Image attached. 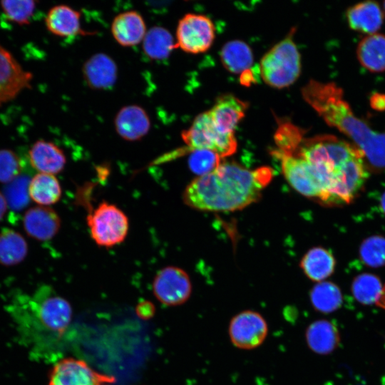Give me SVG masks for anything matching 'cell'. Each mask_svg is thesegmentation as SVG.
<instances>
[{
	"label": "cell",
	"mask_w": 385,
	"mask_h": 385,
	"mask_svg": "<svg viewBox=\"0 0 385 385\" xmlns=\"http://www.w3.org/2000/svg\"><path fill=\"white\" fill-rule=\"evenodd\" d=\"M291 154L309 163L321 191L319 203L323 205L349 204L368 178L369 170L363 153L353 143L332 135L304 138Z\"/></svg>",
	"instance_id": "obj_1"
},
{
	"label": "cell",
	"mask_w": 385,
	"mask_h": 385,
	"mask_svg": "<svg viewBox=\"0 0 385 385\" xmlns=\"http://www.w3.org/2000/svg\"><path fill=\"white\" fill-rule=\"evenodd\" d=\"M272 176L267 166L250 170L233 162H222L212 172L192 180L183 199L188 206L202 211L241 210L260 200Z\"/></svg>",
	"instance_id": "obj_2"
},
{
	"label": "cell",
	"mask_w": 385,
	"mask_h": 385,
	"mask_svg": "<svg viewBox=\"0 0 385 385\" xmlns=\"http://www.w3.org/2000/svg\"><path fill=\"white\" fill-rule=\"evenodd\" d=\"M19 342L31 356L46 358L55 342L70 326V303L50 287H40L31 297L19 296L8 307Z\"/></svg>",
	"instance_id": "obj_3"
},
{
	"label": "cell",
	"mask_w": 385,
	"mask_h": 385,
	"mask_svg": "<svg viewBox=\"0 0 385 385\" xmlns=\"http://www.w3.org/2000/svg\"><path fill=\"white\" fill-rule=\"evenodd\" d=\"M302 96L330 126L349 137L364 154L369 171L385 170V132H376L356 117L344 99L342 89L334 83L310 80L302 90Z\"/></svg>",
	"instance_id": "obj_4"
},
{
	"label": "cell",
	"mask_w": 385,
	"mask_h": 385,
	"mask_svg": "<svg viewBox=\"0 0 385 385\" xmlns=\"http://www.w3.org/2000/svg\"><path fill=\"white\" fill-rule=\"evenodd\" d=\"M295 31V28L291 29L260 61L261 77L271 87L283 88L289 86L300 75L301 56L294 41Z\"/></svg>",
	"instance_id": "obj_5"
},
{
	"label": "cell",
	"mask_w": 385,
	"mask_h": 385,
	"mask_svg": "<svg viewBox=\"0 0 385 385\" xmlns=\"http://www.w3.org/2000/svg\"><path fill=\"white\" fill-rule=\"evenodd\" d=\"M86 221L91 237L96 244L103 247L121 243L129 230L128 218L124 212L106 201L88 215Z\"/></svg>",
	"instance_id": "obj_6"
},
{
	"label": "cell",
	"mask_w": 385,
	"mask_h": 385,
	"mask_svg": "<svg viewBox=\"0 0 385 385\" xmlns=\"http://www.w3.org/2000/svg\"><path fill=\"white\" fill-rule=\"evenodd\" d=\"M181 137L190 151L209 150L225 158L237 150L235 135L220 133L214 125L209 111L199 114L191 125L182 132Z\"/></svg>",
	"instance_id": "obj_7"
},
{
	"label": "cell",
	"mask_w": 385,
	"mask_h": 385,
	"mask_svg": "<svg viewBox=\"0 0 385 385\" xmlns=\"http://www.w3.org/2000/svg\"><path fill=\"white\" fill-rule=\"evenodd\" d=\"M215 36V26L209 17L189 13L178 22L176 43L177 46L187 53H200L210 48Z\"/></svg>",
	"instance_id": "obj_8"
},
{
	"label": "cell",
	"mask_w": 385,
	"mask_h": 385,
	"mask_svg": "<svg viewBox=\"0 0 385 385\" xmlns=\"http://www.w3.org/2000/svg\"><path fill=\"white\" fill-rule=\"evenodd\" d=\"M115 382L114 377L96 371L83 360L68 357L53 366L48 385H114Z\"/></svg>",
	"instance_id": "obj_9"
},
{
	"label": "cell",
	"mask_w": 385,
	"mask_h": 385,
	"mask_svg": "<svg viewBox=\"0 0 385 385\" xmlns=\"http://www.w3.org/2000/svg\"><path fill=\"white\" fill-rule=\"evenodd\" d=\"M152 287L155 298L167 306L185 303L192 292V284L187 272L174 266L160 270L153 279Z\"/></svg>",
	"instance_id": "obj_10"
},
{
	"label": "cell",
	"mask_w": 385,
	"mask_h": 385,
	"mask_svg": "<svg viewBox=\"0 0 385 385\" xmlns=\"http://www.w3.org/2000/svg\"><path fill=\"white\" fill-rule=\"evenodd\" d=\"M228 333L231 342L242 349H252L260 346L267 337L268 325L261 314L245 310L230 320Z\"/></svg>",
	"instance_id": "obj_11"
},
{
	"label": "cell",
	"mask_w": 385,
	"mask_h": 385,
	"mask_svg": "<svg viewBox=\"0 0 385 385\" xmlns=\"http://www.w3.org/2000/svg\"><path fill=\"white\" fill-rule=\"evenodd\" d=\"M31 72L25 70L12 53L0 43V106L31 88Z\"/></svg>",
	"instance_id": "obj_12"
},
{
	"label": "cell",
	"mask_w": 385,
	"mask_h": 385,
	"mask_svg": "<svg viewBox=\"0 0 385 385\" xmlns=\"http://www.w3.org/2000/svg\"><path fill=\"white\" fill-rule=\"evenodd\" d=\"M248 103L230 93L218 97L209 110L217 129L223 134H234L235 128L244 118Z\"/></svg>",
	"instance_id": "obj_13"
},
{
	"label": "cell",
	"mask_w": 385,
	"mask_h": 385,
	"mask_svg": "<svg viewBox=\"0 0 385 385\" xmlns=\"http://www.w3.org/2000/svg\"><path fill=\"white\" fill-rule=\"evenodd\" d=\"M26 234L39 241L52 239L61 227V219L48 206H36L29 209L23 219Z\"/></svg>",
	"instance_id": "obj_14"
},
{
	"label": "cell",
	"mask_w": 385,
	"mask_h": 385,
	"mask_svg": "<svg viewBox=\"0 0 385 385\" xmlns=\"http://www.w3.org/2000/svg\"><path fill=\"white\" fill-rule=\"evenodd\" d=\"M115 130L119 136L128 141H136L147 135L150 120L147 112L138 105L123 107L114 119Z\"/></svg>",
	"instance_id": "obj_15"
},
{
	"label": "cell",
	"mask_w": 385,
	"mask_h": 385,
	"mask_svg": "<svg viewBox=\"0 0 385 385\" xmlns=\"http://www.w3.org/2000/svg\"><path fill=\"white\" fill-rule=\"evenodd\" d=\"M118 68L112 58L104 53H97L84 63L83 76L88 86L93 89L111 88L116 82Z\"/></svg>",
	"instance_id": "obj_16"
},
{
	"label": "cell",
	"mask_w": 385,
	"mask_h": 385,
	"mask_svg": "<svg viewBox=\"0 0 385 385\" xmlns=\"http://www.w3.org/2000/svg\"><path fill=\"white\" fill-rule=\"evenodd\" d=\"M111 34L122 46L131 47L143 41L146 26L143 16L136 11H127L118 14L111 26Z\"/></svg>",
	"instance_id": "obj_17"
},
{
	"label": "cell",
	"mask_w": 385,
	"mask_h": 385,
	"mask_svg": "<svg viewBox=\"0 0 385 385\" xmlns=\"http://www.w3.org/2000/svg\"><path fill=\"white\" fill-rule=\"evenodd\" d=\"M31 165L41 173L56 175L66 163L63 151L56 144L45 140L36 141L29 151Z\"/></svg>",
	"instance_id": "obj_18"
},
{
	"label": "cell",
	"mask_w": 385,
	"mask_h": 385,
	"mask_svg": "<svg viewBox=\"0 0 385 385\" xmlns=\"http://www.w3.org/2000/svg\"><path fill=\"white\" fill-rule=\"evenodd\" d=\"M346 16L351 29L369 35L375 34L384 21V12L374 1H362L349 7Z\"/></svg>",
	"instance_id": "obj_19"
},
{
	"label": "cell",
	"mask_w": 385,
	"mask_h": 385,
	"mask_svg": "<svg viewBox=\"0 0 385 385\" xmlns=\"http://www.w3.org/2000/svg\"><path fill=\"white\" fill-rule=\"evenodd\" d=\"M45 24L48 31L58 36L88 34L81 29L80 12L68 5L60 4L50 9L45 18Z\"/></svg>",
	"instance_id": "obj_20"
},
{
	"label": "cell",
	"mask_w": 385,
	"mask_h": 385,
	"mask_svg": "<svg viewBox=\"0 0 385 385\" xmlns=\"http://www.w3.org/2000/svg\"><path fill=\"white\" fill-rule=\"evenodd\" d=\"M305 338L309 349L319 354L332 352L340 341L337 328L326 319L312 322L306 330Z\"/></svg>",
	"instance_id": "obj_21"
},
{
	"label": "cell",
	"mask_w": 385,
	"mask_h": 385,
	"mask_svg": "<svg viewBox=\"0 0 385 385\" xmlns=\"http://www.w3.org/2000/svg\"><path fill=\"white\" fill-rule=\"evenodd\" d=\"M357 58L361 65L373 73L385 71V35L373 34L358 44Z\"/></svg>",
	"instance_id": "obj_22"
},
{
	"label": "cell",
	"mask_w": 385,
	"mask_h": 385,
	"mask_svg": "<svg viewBox=\"0 0 385 385\" xmlns=\"http://www.w3.org/2000/svg\"><path fill=\"white\" fill-rule=\"evenodd\" d=\"M335 265L331 252L321 247L310 249L300 262V267L307 277L317 282L328 278L334 272Z\"/></svg>",
	"instance_id": "obj_23"
},
{
	"label": "cell",
	"mask_w": 385,
	"mask_h": 385,
	"mask_svg": "<svg viewBox=\"0 0 385 385\" xmlns=\"http://www.w3.org/2000/svg\"><path fill=\"white\" fill-rule=\"evenodd\" d=\"M220 60L224 67L232 73H243L253 63V55L250 46L242 41L227 42L220 51Z\"/></svg>",
	"instance_id": "obj_24"
},
{
	"label": "cell",
	"mask_w": 385,
	"mask_h": 385,
	"mask_svg": "<svg viewBox=\"0 0 385 385\" xmlns=\"http://www.w3.org/2000/svg\"><path fill=\"white\" fill-rule=\"evenodd\" d=\"M30 198L41 206L56 203L61 197V187L57 178L51 174L38 173L30 180Z\"/></svg>",
	"instance_id": "obj_25"
},
{
	"label": "cell",
	"mask_w": 385,
	"mask_h": 385,
	"mask_svg": "<svg viewBox=\"0 0 385 385\" xmlns=\"http://www.w3.org/2000/svg\"><path fill=\"white\" fill-rule=\"evenodd\" d=\"M142 42L145 54L154 60L168 58L177 47L170 31L161 26H154L147 31Z\"/></svg>",
	"instance_id": "obj_26"
},
{
	"label": "cell",
	"mask_w": 385,
	"mask_h": 385,
	"mask_svg": "<svg viewBox=\"0 0 385 385\" xmlns=\"http://www.w3.org/2000/svg\"><path fill=\"white\" fill-rule=\"evenodd\" d=\"M28 253V245L19 232L5 229L0 232V264L13 266L21 262Z\"/></svg>",
	"instance_id": "obj_27"
},
{
	"label": "cell",
	"mask_w": 385,
	"mask_h": 385,
	"mask_svg": "<svg viewBox=\"0 0 385 385\" xmlns=\"http://www.w3.org/2000/svg\"><path fill=\"white\" fill-rule=\"evenodd\" d=\"M313 307L322 313H331L340 307L342 294L337 285L331 282H317L310 291Z\"/></svg>",
	"instance_id": "obj_28"
},
{
	"label": "cell",
	"mask_w": 385,
	"mask_h": 385,
	"mask_svg": "<svg viewBox=\"0 0 385 385\" xmlns=\"http://www.w3.org/2000/svg\"><path fill=\"white\" fill-rule=\"evenodd\" d=\"M383 289L379 278L369 273L357 275L351 284L354 297L359 302L364 304H376L382 294Z\"/></svg>",
	"instance_id": "obj_29"
},
{
	"label": "cell",
	"mask_w": 385,
	"mask_h": 385,
	"mask_svg": "<svg viewBox=\"0 0 385 385\" xmlns=\"http://www.w3.org/2000/svg\"><path fill=\"white\" fill-rule=\"evenodd\" d=\"M359 257L368 267L377 268L385 265V237L372 235L365 239L359 248Z\"/></svg>",
	"instance_id": "obj_30"
},
{
	"label": "cell",
	"mask_w": 385,
	"mask_h": 385,
	"mask_svg": "<svg viewBox=\"0 0 385 385\" xmlns=\"http://www.w3.org/2000/svg\"><path fill=\"white\" fill-rule=\"evenodd\" d=\"M30 179L25 175H19L6 184L4 195L7 205L15 211L24 209L29 202V187Z\"/></svg>",
	"instance_id": "obj_31"
},
{
	"label": "cell",
	"mask_w": 385,
	"mask_h": 385,
	"mask_svg": "<svg viewBox=\"0 0 385 385\" xmlns=\"http://www.w3.org/2000/svg\"><path fill=\"white\" fill-rule=\"evenodd\" d=\"M0 5L6 18L19 25L30 23L36 6L33 0L1 1Z\"/></svg>",
	"instance_id": "obj_32"
},
{
	"label": "cell",
	"mask_w": 385,
	"mask_h": 385,
	"mask_svg": "<svg viewBox=\"0 0 385 385\" xmlns=\"http://www.w3.org/2000/svg\"><path fill=\"white\" fill-rule=\"evenodd\" d=\"M221 157L209 150H193L190 151L188 165L197 177L207 175L215 170L222 163Z\"/></svg>",
	"instance_id": "obj_33"
},
{
	"label": "cell",
	"mask_w": 385,
	"mask_h": 385,
	"mask_svg": "<svg viewBox=\"0 0 385 385\" xmlns=\"http://www.w3.org/2000/svg\"><path fill=\"white\" fill-rule=\"evenodd\" d=\"M21 161L11 150H0V183L7 184L20 175Z\"/></svg>",
	"instance_id": "obj_34"
},
{
	"label": "cell",
	"mask_w": 385,
	"mask_h": 385,
	"mask_svg": "<svg viewBox=\"0 0 385 385\" xmlns=\"http://www.w3.org/2000/svg\"><path fill=\"white\" fill-rule=\"evenodd\" d=\"M135 310L138 316L143 319H148L155 314V307L148 301L140 302L137 305Z\"/></svg>",
	"instance_id": "obj_35"
},
{
	"label": "cell",
	"mask_w": 385,
	"mask_h": 385,
	"mask_svg": "<svg viewBox=\"0 0 385 385\" xmlns=\"http://www.w3.org/2000/svg\"><path fill=\"white\" fill-rule=\"evenodd\" d=\"M370 105L376 111L385 110V94L374 93L370 98Z\"/></svg>",
	"instance_id": "obj_36"
},
{
	"label": "cell",
	"mask_w": 385,
	"mask_h": 385,
	"mask_svg": "<svg viewBox=\"0 0 385 385\" xmlns=\"http://www.w3.org/2000/svg\"><path fill=\"white\" fill-rule=\"evenodd\" d=\"M7 205H8L4 194L0 192V221L6 212Z\"/></svg>",
	"instance_id": "obj_37"
},
{
	"label": "cell",
	"mask_w": 385,
	"mask_h": 385,
	"mask_svg": "<svg viewBox=\"0 0 385 385\" xmlns=\"http://www.w3.org/2000/svg\"><path fill=\"white\" fill-rule=\"evenodd\" d=\"M379 206L383 213L385 215V191L380 197Z\"/></svg>",
	"instance_id": "obj_38"
},
{
	"label": "cell",
	"mask_w": 385,
	"mask_h": 385,
	"mask_svg": "<svg viewBox=\"0 0 385 385\" xmlns=\"http://www.w3.org/2000/svg\"><path fill=\"white\" fill-rule=\"evenodd\" d=\"M376 304L385 309V286L384 287L382 294Z\"/></svg>",
	"instance_id": "obj_39"
},
{
	"label": "cell",
	"mask_w": 385,
	"mask_h": 385,
	"mask_svg": "<svg viewBox=\"0 0 385 385\" xmlns=\"http://www.w3.org/2000/svg\"><path fill=\"white\" fill-rule=\"evenodd\" d=\"M384 14H385V1L383 2Z\"/></svg>",
	"instance_id": "obj_40"
}]
</instances>
